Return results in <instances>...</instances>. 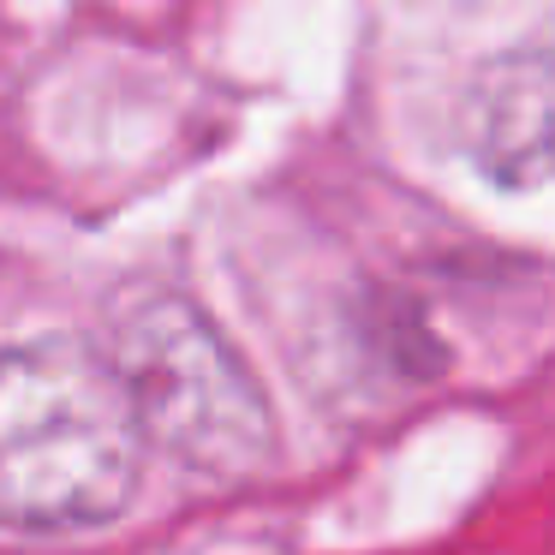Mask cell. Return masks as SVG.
Instances as JSON below:
<instances>
[{
  "mask_svg": "<svg viewBox=\"0 0 555 555\" xmlns=\"http://www.w3.org/2000/svg\"><path fill=\"white\" fill-rule=\"evenodd\" d=\"M144 448L132 388L96 340L42 335L0 352V526H102L132 502Z\"/></svg>",
  "mask_w": 555,
  "mask_h": 555,
  "instance_id": "6da1fadb",
  "label": "cell"
},
{
  "mask_svg": "<svg viewBox=\"0 0 555 555\" xmlns=\"http://www.w3.org/2000/svg\"><path fill=\"white\" fill-rule=\"evenodd\" d=\"M102 352L132 388L150 448L204 478H251L275 454V412L233 340L173 287H132L108 311Z\"/></svg>",
  "mask_w": 555,
  "mask_h": 555,
  "instance_id": "7a4b0ae2",
  "label": "cell"
},
{
  "mask_svg": "<svg viewBox=\"0 0 555 555\" xmlns=\"http://www.w3.org/2000/svg\"><path fill=\"white\" fill-rule=\"evenodd\" d=\"M454 132L466 162L502 192L555 185V25L472 73Z\"/></svg>",
  "mask_w": 555,
  "mask_h": 555,
  "instance_id": "3957f363",
  "label": "cell"
}]
</instances>
